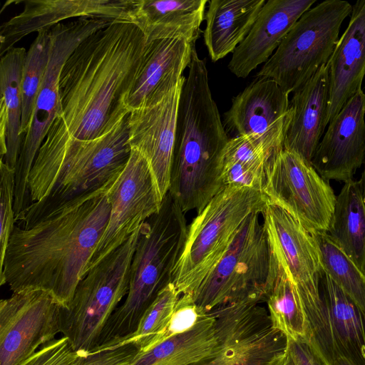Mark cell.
Here are the masks:
<instances>
[{
    "mask_svg": "<svg viewBox=\"0 0 365 365\" xmlns=\"http://www.w3.org/2000/svg\"><path fill=\"white\" fill-rule=\"evenodd\" d=\"M111 205L107 227L91 259L87 273L122 245L152 215L163 198L145 158L131 149L129 160L108 191Z\"/></svg>",
    "mask_w": 365,
    "mask_h": 365,
    "instance_id": "cell-12",
    "label": "cell"
},
{
    "mask_svg": "<svg viewBox=\"0 0 365 365\" xmlns=\"http://www.w3.org/2000/svg\"><path fill=\"white\" fill-rule=\"evenodd\" d=\"M195 43L182 38L147 42L141 63L126 97L130 110L161 101L184 82Z\"/></svg>",
    "mask_w": 365,
    "mask_h": 365,
    "instance_id": "cell-19",
    "label": "cell"
},
{
    "mask_svg": "<svg viewBox=\"0 0 365 365\" xmlns=\"http://www.w3.org/2000/svg\"><path fill=\"white\" fill-rule=\"evenodd\" d=\"M262 192L268 204L283 209L312 235L327 232L336 196L299 154L282 150L267 171Z\"/></svg>",
    "mask_w": 365,
    "mask_h": 365,
    "instance_id": "cell-11",
    "label": "cell"
},
{
    "mask_svg": "<svg viewBox=\"0 0 365 365\" xmlns=\"http://www.w3.org/2000/svg\"><path fill=\"white\" fill-rule=\"evenodd\" d=\"M292 110L262 133L229 139L222 161L225 187H246L262 192L267 171L282 152Z\"/></svg>",
    "mask_w": 365,
    "mask_h": 365,
    "instance_id": "cell-18",
    "label": "cell"
},
{
    "mask_svg": "<svg viewBox=\"0 0 365 365\" xmlns=\"http://www.w3.org/2000/svg\"><path fill=\"white\" fill-rule=\"evenodd\" d=\"M180 294L171 282L163 288L142 316L135 331L116 346L134 344L144 352L160 343L172 318Z\"/></svg>",
    "mask_w": 365,
    "mask_h": 365,
    "instance_id": "cell-33",
    "label": "cell"
},
{
    "mask_svg": "<svg viewBox=\"0 0 365 365\" xmlns=\"http://www.w3.org/2000/svg\"><path fill=\"white\" fill-rule=\"evenodd\" d=\"M332 365H356L351 360L342 355L336 356Z\"/></svg>",
    "mask_w": 365,
    "mask_h": 365,
    "instance_id": "cell-38",
    "label": "cell"
},
{
    "mask_svg": "<svg viewBox=\"0 0 365 365\" xmlns=\"http://www.w3.org/2000/svg\"><path fill=\"white\" fill-rule=\"evenodd\" d=\"M352 5L325 0L297 20L257 77L273 79L289 96L329 60L339 40L342 23Z\"/></svg>",
    "mask_w": 365,
    "mask_h": 365,
    "instance_id": "cell-8",
    "label": "cell"
},
{
    "mask_svg": "<svg viewBox=\"0 0 365 365\" xmlns=\"http://www.w3.org/2000/svg\"><path fill=\"white\" fill-rule=\"evenodd\" d=\"M63 306L48 292L13 293L0 302V365H23L61 332Z\"/></svg>",
    "mask_w": 365,
    "mask_h": 365,
    "instance_id": "cell-13",
    "label": "cell"
},
{
    "mask_svg": "<svg viewBox=\"0 0 365 365\" xmlns=\"http://www.w3.org/2000/svg\"><path fill=\"white\" fill-rule=\"evenodd\" d=\"M220 352L215 320L207 312L192 329L138 352L129 365H197L216 358Z\"/></svg>",
    "mask_w": 365,
    "mask_h": 365,
    "instance_id": "cell-27",
    "label": "cell"
},
{
    "mask_svg": "<svg viewBox=\"0 0 365 365\" xmlns=\"http://www.w3.org/2000/svg\"><path fill=\"white\" fill-rule=\"evenodd\" d=\"M365 163V93L359 90L329 122L311 164L326 180L346 182Z\"/></svg>",
    "mask_w": 365,
    "mask_h": 365,
    "instance_id": "cell-15",
    "label": "cell"
},
{
    "mask_svg": "<svg viewBox=\"0 0 365 365\" xmlns=\"http://www.w3.org/2000/svg\"><path fill=\"white\" fill-rule=\"evenodd\" d=\"M319 292L324 303L337 356L365 365V313L322 270Z\"/></svg>",
    "mask_w": 365,
    "mask_h": 365,
    "instance_id": "cell-26",
    "label": "cell"
},
{
    "mask_svg": "<svg viewBox=\"0 0 365 365\" xmlns=\"http://www.w3.org/2000/svg\"><path fill=\"white\" fill-rule=\"evenodd\" d=\"M284 365H294L293 361L287 352L284 359Z\"/></svg>",
    "mask_w": 365,
    "mask_h": 365,
    "instance_id": "cell-41",
    "label": "cell"
},
{
    "mask_svg": "<svg viewBox=\"0 0 365 365\" xmlns=\"http://www.w3.org/2000/svg\"><path fill=\"white\" fill-rule=\"evenodd\" d=\"M261 214L247 218L228 251L192 295L201 312L248 297L265 302L275 259Z\"/></svg>",
    "mask_w": 365,
    "mask_h": 365,
    "instance_id": "cell-9",
    "label": "cell"
},
{
    "mask_svg": "<svg viewBox=\"0 0 365 365\" xmlns=\"http://www.w3.org/2000/svg\"><path fill=\"white\" fill-rule=\"evenodd\" d=\"M261 215L273 255L296 289H319L323 269L313 235L276 205L267 204Z\"/></svg>",
    "mask_w": 365,
    "mask_h": 365,
    "instance_id": "cell-17",
    "label": "cell"
},
{
    "mask_svg": "<svg viewBox=\"0 0 365 365\" xmlns=\"http://www.w3.org/2000/svg\"><path fill=\"white\" fill-rule=\"evenodd\" d=\"M183 83L159 102L131 110L128 118L130 148L140 152L148 162L163 199L170 186Z\"/></svg>",
    "mask_w": 365,
    "mask_h": 365,
    "instance_id": "cell-14",
    "label": "cell"
},
{
    "mask_svg": "<svg viewBox=\"0 0 365 365\" xmlns=\"http://www.w3.org/2000/svg\"><path fill=\"white\" fill-rule=\"evenodd\" d=\"M83 356L76 351L62 336L44 344L23 365H77Z\"/></svg>",
    "mask_w": 365,
    "mask_h": 365,
    "instance_id": "cell-35",
    "label": "cell"
},
{
    "mask_svg": "<svg viewBox=\"0 0 365 365\" xmlns=\"http://www.w3.org/2000/svg\"><path fill=\"white\" fill-rule=\"evenodd\" d=\"M26 52L21 76L22 117L20 134L24 138L29 130L38 91L48 66L51 38L50 29L37 32Z\"/></svg>",
    "mask_w": 365,
    "mask_h": 365,
    "instance_id": "cell-32",
    "label": "cell"
},
{
    "mask_svg": "<svg viewBox=\"0 0 365 365\" xmlns=\"http://www.w3.org/2000/svg\"><path fill=\"white\" fill-rule=\"evenodd\" d=\"M268 200L262 192L225 187L187 227L185 244L172 275L181 294H191L220 262L247 218L262 213Z\"/></svg>",
    "mask_w": 365,
    "mask_h": 365,
    "instance_id": "cell-6",
    "label": "cell"
},
{
    "mask_svg": "<svg viewBox=\"0 0 365 365\" xmlns=\"http://www.w3.org/2000/svg\"><path fill=\"white\" fill-rule=\"evenodd\" d=\"M110 23L101 19L80 18L50 28L49 60L15 170V217L29 205L30 171L48 130L61 113L58 81L61 69L71 53L86 37Z\"/></svg>",
    "mask_w": 365,
    "mask_h": 365,
    "instance_id": "cell-10",
    "label": "cell"
},
{
    "mask_svg": "<svg viewBox=\"0 0 365 365\" xmlns=\"http://www.w3.org/2000/svg\"><path fill=\"white\" fill-rule=\"evenodd\" d=\"M290 101L272 78L258 77L235 96L224 113L225 128L235 135L262 133L289 110Z\"/></svg>",
    "mask_w": 365,
    "mask_h": 365,
    "instance_id": "cell-24",
    "label": "cell"
},
{
    "mask_svg": "<svg viewBox=\"0 0 365 365\" xmlns=\"http://www.w3.org/2000/svg\"><path fill=\"white\" fill-rule=\"evenodd\" d=\"M327 233L365 274V202L359 180L344 182Z\"/></svg>",
    "mask_w": 365,
    "mask_h": 365,
    "instance_id": "cell-29",
    "label": "cell"
},
{
    "mask_svg": "<svg viewBox=\"0 0 365 365\" xmlns=\"http://www.w3.org/2000/svg\"><path fill=\"white\" fill-rule=\"evenodd\" d=\"M265 2V0L208 1L203 38L213 62L232 53L245 40Z\"/></svg>",
    "mask_w": 365,
    "mask_h": 365,
    "instance_id": "cell-25",
    "label": "cell"
},
{
    "mask_svg": "<svg viewBox=\"0 0 365 365\" xmlns=\"http://www.w3.org/2000/svg\"><path fill=\"white\" fill-rule=\"evenodd\" d=\"M138 352L134 344H128L89 354L77 365H129Z\"/></svg>",
    "mask_w": 365,
    "mask_h": 365,
    "instance_id": "cell-36",
    "label": "cell"
},
{
    "mask_svg": "<svg viewBox=\"0 0 365 365\" xmlns=\"http://www.w3.org/2000/svg\"><path fill=\"white\" fill-rule=\"evenodd\" d=\"M265 302L274 328L287 339L309 344V326L299 296L277 260L275 274L269 282Z\"/></svg>",
    "mask_w": 365,
    "mask_h": 365,
    "instance_id": "cell-30",
    "label": "cell"
},
{
    "mask_svg": "<svg viewBox=\"0 0 365 365\" xmlns=\"http://www.w3.org/2000/svg\"><path fill=\"white\" fill-rule=\"evenodd\" d=\"M182 84L170 191L182 211L201 212L225 186L222 161L229 140L212 98L205 60L195 46Z\"/></svg>",
    "mask_w": 365,
    "mask_h": 365,
    "instance_id": "cell-3",
    "label": "cell"
},
{
    "mask_svg": "<svg viewBox=\"0 0 365 365\" xmlns=\"http://www.w3.org/2000/svg\"><path fill=\"white\" fill-rule=\"evenodd\" d=\"M24 8L0 26V55L28 34L78 17L130 22L135 0H27Z\"/></svg>",
    "mask_w": 365,
    "mask_h": 365,
    "instance_id": "cell-16",
    "label": "cell"
},
{
    "mask_svg": "<svg viewBox=\"0 0 365 365\" xmlns=\"http://www.w3.org/2000/svg\"><path fill=\"white\" fill-rule=\"evenodd\" d=\"M287 353L294 365H326L305 341L288 339Z\"/></svg>",
    "mask_w": 365,
    "mask_h": 365,
    "instance_id": "cell-37",
    "label": "cell"
},
{
    "mask_svg": "<svg viewBox=\"0 0 365 365\" xmlns=\"http://www.w3.org/2000/svg\"><path fill=\"white\" fill-rule=\"evenodd\" d=\"M71 201L30 226L14 225L0 271L13 293L44 290L66 307L107 227L115 181Z\"/></svg>",
    "mask_w": 365,
    "mask_h": 365,
    "instance_id": "cell-2",
    "label": "cell"
},
{
    "mask_svg": "<svg viewBox=\"0 0 365 365\" xmlns=\"http://www.w3.org/2000/svg\"><path fill=\"white\" fill-rule=\"evenodd\" d=\"M129 113L98 138H68L58 145H41L28 178L29 205L15 217V223L30 226L71 201L116 180L131 153Z\"/></svg>",
    "mask_w": 365,
    "mask_h": 365,
    "instance_id": "cell-4",
    "label": "cell"
},
{
    "mask_svg": "<svg viewBox=\"0 0 365 365\" xmlns=\"http://www.w3.org/2000/svg\"><path fill=\"white\" fill-rule=\"evenodd\" d=\"M207 0H135L130 22L137 26L147 42L182 38L195 43L205 20Z\"/></svg>",
    "mask_w": 365,
    "mask_h": 365,
    "instance_id": "cell-23",
    "label": "cell"
},
{
    "mask_svg": "<svg viewBox=\"0 0 365 365\" xmlns=\"http://www.w3.org/2000/svg\"><path fill=\"white\" fill-rule=\"evenodd\" d=\"M0 271L3 267L5 253L15 225L14 201L15 192V170L8 167L2 159L0 162Z\"/></svg>",
    "mask_w": 365,
    "mask_h": 365,
    "instance_id": "cell-34",
    "label": "cell"
},
{
    "mask_svg": "<svg viewBox=\"0 0 365 365\" xmlns=\"http://www.w3.org/2000/svg\"><path fill=\"white\" fill-rule=\"evenodd\" d=\"M26 51L13 47L0 61V144L1 159L16 170L24 137L20 134L22 117L21 76Z\"/></svg>",
    "mask_w": 365,
    "mask_h": 365,
    "instance_id": "cell-28",
    "label": "cell"
},
{
    "mask_svg": "<svg viewBox=\"0 0 365 365\" xmlns=\"http://www.w3.org/2000/svg\"><path fill=\"white\" fill-rule=\"evenodd\" d=\"M312 235L324 271L365 313V274L327 232Z\"/></svg>",
    "mask_w": 365,
    "mask_h": 365,
    "instance_id": "cell-31",
    "label": "cell"
},
{
    "mask_svg": "<svg viewBox=\"0 0 365 365\" xmlns=\"http://www.w3.org/2000/svg\"><path fill=\"white\" fill-rule=\"evenodd\" d=\"M287 355V354H286ZM286 355L280 359L279 360H278L275 364H274L273 365H284V359H285V357H286Z\"/></svg>",
    "mask_w": 365,
    "mask_h": 365,
    "instance_id": "cell-42",
    "label": "cell"
},
{
    "mask_svg": "<svg viewBox=\"0 0 365 365\" xmlns=\"http://www.w3.org/2000/svg\"><path fill=\"white\" fill-rule=\"evenodd\" d=\"M292 94L290 100L292 117L287 130L284 148L299 154L311 164L328 125L329 78L327 64Z\"/></svg>",
    "mask_w": 365,
    "mask_h": 365,
    "instance_id": "cell-22",
    "label": "cell"
},
{
    "mask_svg": "<svg viewBox=\"0 0 365 365\" xmlns=\"http://www.w3.org/2000/svg\"><path fill=\"white\" fill-rule=\"evenodd\" d=\"M316 0H268L245 40L236 48L229 70L245 78L265 63L297 20Z\"/></svg>",
    "mask_w": 365,
    "mask_h": 365,
    "instance_id": "cell-20",
    "label": "cell"
},
{
    "mask_svg": "<svg viewBox=\"0 0 365 365\" xmlns=\"http://www.w3.org/2000/svg\"><path fill=\"white\" fill-rule=\"evenodd\" d=\"M223 364L224 363L222 361L221 358L219 356H217L216 358L212 360L201 363L197 365H225Z\"/></svg>",
    "mask_w": 365,
    "mask_h": 365,
    "instance_id": "cell-39",
    "label": "cell"
},
{
    "mask_svg": "<svg viewBox=\"0 0 365 365\" xmlns=\"http://www.w3.org/2000/svg\"><path fill=\"white\" fill-rule=\"evenodd\" d=\"M146 44L141 30L127 21L112 22L86 37L61 69V113L42 145L98 138L127 115L126 97Z\"/></svg>",
    "mask_w": 365,
    "mask_h": 365,
    "instance_id": "cell-1",
    "label": "cell"
},
{
    "mask_svg": "<svg viewBox=\"0 0 365 365\" xmlns=\"http://www.w3.org/2000/svg\"><path fill=\"white\" fill-rule=\"evenodd\" d=\"M139 231L89 270L71 303L62 307L61 333L83 356L96 350L109 318L128 292Z\"/></svg>",
    "mask_w": 365,
    "mask_h": 365,
    "instance_id": "cell-7",
    "label": "cell"
},
{
    "mask_svg": "<svg viewBox=\"0 0 365 365\" xmlns=\"http://www.w3.org/2000/svg\"><path fill=\"white\" fill-rule=\"evenodd\" d=\"M329 96L327 124L359 90L365 76V0L352 5L349 24L327 63Z\"/></svg>",
    "mask_w": 365,
    "mask_h": 365,
    "instance_id": "cell-21",
    "label": "cell"
},
{
    "mask_svg": "<svg viewBox=\"0 0 365 365\" xmlns=\"http://www.w3.org/2000/svg\"><path fill=\"white\" fill-rule=\"evenodd\" d=\"M185 214L169 190L159 212L141 225L127 297L109 318L95 351L115 348L133 334L146 309L172 282L173 269L187 235Z\"/></svg>",
    "mask_w": 365,
    "mask_h": 365,
    "instance_id": "cell-5",
    "label": "cell"
},
{
    "mask_svg": "<svg viewBox=\"0 0 365 365\" xmlns=\"http://www.w3.org/2000/svg\"><path fill=\"white\" fill-rule=\"evenodd\" d=\"M359 181H360V183H361V185L364 200V202H365V163H364V170L362 172L361 178L359 180Z\"/></svg>",
    "mask_w": 365,
    "mask_h": 365,
    "instance_id": "cell-40",
    "label": "cell"
}]
</instances>
